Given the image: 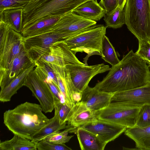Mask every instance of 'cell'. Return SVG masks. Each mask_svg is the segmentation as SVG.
<instances>
[{
    "label": "cell",
    "instance_id": "6da1fadb",
    "mask_svg": "<svg viewBox=\"0 0 150 150\" xmlns=\"http://www.w3.org/2000/svg\"><path fill=\"white\" fill-rule=\"evenodd\" d=\"M150 68L144 60L131 50L94 87L113 93L144 86L150 82Z\"/></svg>",
    "mask_w": 150,
    "mask_h": 150
},
{
    "label": "cell",
    "instance_id": "7a4b0ae2",
    "mask_svg": "<svg viewBox=\"0 0 150 150\" xmlns=\"http://www.w3.org/2000/svg\"><path fill=\"white\" fill-rule=\"evenodd\" d=\"M40 105L28 102L4 113V123L14 134L32 140L35 134L50 120Z\"/></svg>",
    "mask_w": 150,
    "mask_h": 150
},
{
    "label": "cell",
    "instance_id": "3957f363",
    "mask_svg": "<svg viewBox=\"0 0 150 150\" xmlns=\"http://www.w3.org/2000/svg\"><path fill=\"white\" fill-rule=\"evenodd\" d=\"M125 22L138 40L150 41V0H126Z\"/></svg>",
    "mask_w": 150,
    "mask_h": 150
},
{
    "label": "cell",
    "instance_id": "277c9868",
    "mask_svg": "<svg viewBox=\"0 0 150 150\" xmlns=\"http://www.w3.org/2000/svg\"><path fill=\"white\" fill-rule=\"evenodd\" d=\"M107 28L103 25L96 24L65 41L75 54L84 52L87 54L83 61L86 65H88L87 62L90 57L94 55L102 56V42Z\"/></svg>",
    "mask_w": 150,
    "mask_h": 150
},
{
    "label": "cell",
    "instance_id": "5b68a950",
    "mask_svg": "<svg viewBox=\"0 0 150 150\" xmlns=\"http://www.w3.org/2000/svg\"><path fill=\"white\" fill-rule=\"evenodd\" d=\"M78 34L53 30L28 37H23L24 49L30 59L35 62L50 51V47L58 41H65Z\"/></svg>",
    "mask_w": 150,
    "mask_h": 150
},
{
    "label": "cell",
    "instance_id": "8992f818",
    "mask_svg": "<svg viewBox=\"0 0 150 150\" xmlns=\"http://www.w3.org/2000/svg\"><path fill=\"white\" fill-rule=\"evenodd\" d=\"M23 36L0 20V71L7 68L23 47Z\"/></svg>",
    "mask_w": 150,
    "mask_h": 150
},
{
    "label": "cell",
    "instance_id": "52a82bcc",
    "mask_svg": "<svg viewBox=\"0 0 150 150\" xmlns=\"http://www.w3.org/2000/svg\"><path fill=\"white\" fill-rule=\"evenodd\" d=\"M140 108L112 103L96 113L99 119L129 128L135 126Z\"/></svg>",
    "mask_w": 150,
    "mask_h": 150
},
{
    "label": "cell",
    "instance_id": "ba28073f",
    "mask_svg": "<svg viewBox=\"0 0 150 150\" xmlns=\"http://www.w3.org/2000/svg\"><path fill=\"white\" fill-rule=\"evenodd\" d=\"M24 86L30 90L33 95L39 101L43 112L45 113L52 112L54 108V98H57L47 84L38 75L34 69L27 76Z\"/></svg>",
    "mask_w": 150,
    "mask_h": 150
},
{
    "label": "cell",
    "instance_id": "9c48e42d",
    "mask_svg": "<svg viewBox=\"0 0 150 150\" xmlns=\"http://www.w3.org/2000/svg\"><path fill=\"white\" fill-rule=\"evenodd\" d=\"M69 70L72 82L77 90L82 92L88 86L93 78L97 74L109 71L108 65L102 63L92 66L70 64L66 66Z\"/></svg>",
    "mask_w": 150,
    "mask_h": 150
},
{
    "label": "cell",
    "instance_id": "30bf717a",
    "mask_svg": "<svg viewBox=\"0 0 150 150\" xmlns=\"http://www.w3.org/2000/svg\"><path fill=\"white\" fill-rule=\"evenodd\" d=\"M80 127L92 133L106 144L114 141L127 128L98 119Z\"/></svg>",
    "mask_w": 150,
    "mask_h": 150
},
{
    "label": "cell",
    "instance_id": "8fae6325",
    "mask_svg": "<svg viewBox=\"0 0 150 150\" xmlns=\"http://www.w3.org/2000/svg\"><path fill=\"white\" fill-rule=\"evenodd\" d=\"M112 103L139 107L150 105V82L143 86L113 93L111 100Z\"/></svg>",
    "mask_w": 150,
    "mask_h": 150
},
{
    "label": "cell",
    "instance_id": "7c38bea8",
    "mask_svg": "<svg viewBox=\"0 0 150 150\" xmlns=\"http://www.w3.org/2000/svg\"><path fill=\"white\" fill-rule=\"evenodd\" d=\"M96 23V21L88 19L72 11L61 16L51 30L79 33Z\"/></svg>",
    "mask_w": 150,
    "mask_h": 150
},
{
    "label": "cell",
    "instance_id": "4fadbf2b",
    "mask_svg": "<svg viewBox=\"0 0 150 150\" xmlns=\"http://www.w3.org/2000/svg\"><path fill=\"white\" fill-rule=\"evenodd\" d=\"M32 62L29 59L23 47L9 66L0 71L1 89L8 85Z\"/></svg>",
    "mask_w": 150,
    "mask_h": 150
},
{
    "label": "cell",
    "instance_id": "5bb4252c",
    "mask_svg": "<svg viewBox=\"0 0 150 150\" xmlns=\"http://www.w3.org/2000/svg\"><path fill=\"white\" fill-rule=\"evenodd\" d=\"M97 119L96 111L90 109L80 101L70 109L65 122L67 125L77 128Z\"/></svg>",
    "mask_w": 150,
    "mask_h": 150
},
{
    "label": "cell",
    "instance_id": "9a60e30c",
    "mask_svg": "<svg viewBox=\"0 0 150 150\" xmlns=\"http://www.w3.org/2000/svg\"><path fill=\"white\" fill-rule=\"evenodd\" d=\"M81 101L91 110L97 111L108 106L113 94L101 92L88 86L82 92Z\"/></svg>",
    "mask_w": 150,
    "mask_h": 150
},
{
    "label": "cell",
    "instance_id": "2e32d148",
    "mask_svg": "<svg viewBox=\"0 0 150 150\" xmlns=\"http://www.w3.org/2000/svg\"><path fill=\"white\" fill-rule=\"evenodd\" d=\"M36 66L35 62H32L8 85L0 91V101L6 102L10 101L12 96L17 93L18 90L24 86V81L29 73Z\"/></svg>",
    "mask_w": 150,
    "mask_h": 150
},
{
    "label": "cell",
    "instance_id": "e0dca14e",
    "mask_svg": "<svg viewBox=\"0 0 150 150\" xmlns=\"http://www.w3.org/2000/svg\"><path fill=\"white\" fill-rule=\"evenodd\" d=\"M54 105V113L53 117L50 121L34 135L32 140V142L37 143L49 135L64 129L73 127L67 125L66 122L63 124L60 122L58 109L55 105Z\"/></svg>",
    "mask_w": 150,
    "mask_h": 150
},
{
    "label": "cell",
    "instance_id": "ac0fdd59",
    "mask_svg": "<svg viewBox=\"0 0 150 150\" xmlns=\"http://www.w3.org/2000/svg\"><path fill=\"white\" fill-rule=\"evenodd\" d=\"M124 132L125 135L134 142L137 149L150 150V126L127 128Z\"/></svg>",
    "mask_w": 150,
    "mask_h": 150
},
{
    "label": "cell",
    "instance_id": "d6986e66",
    "mask_svg": "<svg viewBox=\"0 0 150 150\" xmlns=\"http://www.w3.org/2000/svg\"><path fill=\"white\" fill-rule=\"evenodd\" d=\"M73 11L88 19L98 21L106 14L105 9L96 0H89L81 4Z\"/></svg>",
    "mask_w": 150,
    "mask_h": 150
},
{
    "label": "cell",
    "instance_id": "ffe728a7",
    "mask_svg": "<svg viewBox=\"0 0 150 150\" xmlns=\"http://www.w3.org/2000/svg\"><path fill=\"white\" fill-rule=\"evenodd\" d=\"M76 133L81 150H103L106 145L94 134L78 127Z\"/></svg>",
    "mask_w": 150,
    "mask_h": 150
},
{
    "label": "cell",
    "instance_id": "44dd1931",
    "mask_svg": "<svg viewBox=\"0 0 150 150\" xmlns=\"http://www.w3.org/2000/svg\"><path fill=\"white\" fill-rule=\"evenodd\" d=\"M37 143L28 139L14 134L11 139L0 143V150H36Z\"/></svg>",
    "mask_w": 150,
    "mask_h": 150
},
{
    "label": "cell",
    "instance_id": "7402d4cb",
    "mask_svg": "<svg viewBox=\"0 0 150 150\" xmlns=\"http://www.w3.org/2000/svg\"><path fill=\"white\" fill-rule=\"evenodd\" d=\"M61 16H55L43 19L30 26L22 29L21 33L28 37L51 30Z\"/></svg>",
    "mask_w": 150,
    "mask_h": 150
},
{
    "label": "cell",
    "instance_id": "603a6c76",
    "mask_svg": "<svg viewBox=\"0 0 150 150\" xmlns=\"http://www.w3.org/2000/svg\"><path fill=\"white\" fill-rule=\"evenodd\" d=\"M23 9L18 8L4 10L0 13V19L15 31L21 33L23 27Z\"/></svg>",
    "mask_w": 150,
    "mask_h": 150
},
{
    "label": "cell",
    "instance_id": "cb8c5ba5",
    "mask_svg": "<svg viewBox=\"0 0 150 150\" xmlns=\"http://www.w3.org/2000/svg\"><path fill=\"white\" fill-rule=\"evenodd\" d=\"M103 19L107 28L114 29L120 28L125 24L124 9L118 6L109 14H106Z\"/></svg>",
    "mask_w": 150,
    "mask_h": 150
},
{
    "label": "cell",
    "instance_id": "d4e9b609",
    "mask_svg": "<svg viewBox=\"0 0 150 150\" xmlns=\"http://www.w3.org/2000/svg\"><path fill=\"white\" fill-rule=\"evenodd\" d=\"M101 58L105 62L114 66L120 62L115 48L109 39L105 35L103 40L102 46Z\"/></svg>",
    "mask_w": 150,
    "mask_h": 150
},
{
    "label": "cell",
    "instance_id": "484cf974",
    "mask_svg": "<svg viewBox=\"0 0 150 150\" xmlns=\"http://www.w3.org/2000/svg\"><path fill=\"white\" fill-rule=\"evenodd\" d=\"M150 126V105H145L140 107L135 126L144 127Z\"/></svg>",
    "mask_w": 150,
    "mask_h": 150
},
{
    "label": "cell",
    "instance_id": "4316f807",
    "mask_svg": "<svg viewBox=\"0 0 150 150\" xmlns=\"http://www.w3.org/2000/svg\"><path fill=\"white\" fill-rule=\"evenodd\" d=\"M32 0H0V13L11 9L23 8Z\"/></svg>",
    "mask_w": 150,
    "mask_h": 150
},
{
    "label": "cell",
    "instance_id": "83f0119b",
    "mask_svg": "<svg viewBox=\"0 0 150 150\" xmlns=\"http://www.w3.org/2000/svg\"><path fill=\"white\" fill-rule=\"evenodd\" d=\"M68 132L65 129L63 131L55 132L47 137L43 139L57 144H63L67 142L74 135H68Z\"/></svg>",
    "mask_w": 150,
    "mask_h": 150
},
{
    "label": "cell",
    "instance_id": "f1b7e54d",
    "mask_svg": "<svg viewBox=\"0 0 150 150\" xmlns=\"http://www.w3.org/2000/svg\"><path fill=\"white\" fill-rule=\"evenodd\" d=\"M38 150H71L65 144H57L42 139L37 143Z\"/></svg>",
    "mask_w": 150,
    "mask_h": 150
},
{
    "label": "cell",
    "instance_id": "f546056e",
    "mask_svg": "<svg viewBox=\"0 0 150 150\" xmlns=\"http://www.w3.org/2000/svg\"><path fill=\"white\" fill-rule=\"evenodd\" d=\"M35 63L36 67L45 75L49 77L59 89L57 75L52 67L45 63L39 60Z\"/></svg>",
    "mask_w": 150,
    "mask_h": 150
},
{
    "label": "cell",
    "instance_id": "4dcf8cb0",
    "mask_svg": "<svg viewBox=\"0 0 150 150\" xmlns=\"http://www.w3.org/2000/svg\"><path fill=\"white\" fill-rule=\"evenodd\" d=\"M138 41L139 47L135 53L149 64L150 62V41Z\"/></svg>",
    "mask_w": 150,
    "mask_h": 150
},
{
    "label": "cell",
    "instance_id": "1f68e13d",
    "mask_svg": "<svg viewBox=\"0 0 150 150\" xmlns=\"http://www.w3.org/2000/svg\"><path fill=\"white\" fill-rule=\"evenodd\" d=\"M54 105L58 107L59 117L60 122L63 124L66 122V119L70 108L66 104L62 103L60 101L56 99L54 100Z\"/></svg>",
    "mask_w": 150,
    "mask_h": 150
},
{
    "label": "cell",
    "instance_id": "d6a6232c",
    "mask_svg": "<svg viewBox=\"0 0 150 150\" xmlns=\"http://www.w3.org/2000/svg\"><path fill=\"white\" fill-rule=\"evenodd\" d=\"M99 3L105 9L106 15L109 14L118 6L117 0H100Z\"/></svg>",
    "mask_w": 150,
    "mask_h": 150
},
{
    "label": "cell",
    "instance_id": "836d02e7",
    "mask_svg": "<svg viewBox=\"0 0 150 150\" xmlns=\"http://www.w3.org/2000/svg\"><path fill=\"white\" fill-rule=\"evenodd\" d=\"M118 6L120 7L124 8L126 4V0H117Z\"/></svg>",
    "mask_w": 150,
    "mask_h": 150
},
{
    "label": "cell",
    "instance_id": "e575fe53",
    "mask_svg": "<svg viewBox=\"0 0 150 150\" xmlns=\"http://www.w3.org/2000/svg\"><path fill=\"white\" fill-rule=\"evenodd\" d=\"M149 66L150 68V62H149Z\"/></svg>",
    "mask_w": 150,
    "mask_h": 150
}]
</instances>
